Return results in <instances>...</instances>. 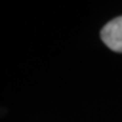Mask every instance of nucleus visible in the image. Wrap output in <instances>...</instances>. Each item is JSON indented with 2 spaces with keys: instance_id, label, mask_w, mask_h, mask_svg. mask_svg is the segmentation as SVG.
I'll use <instances>...</instances> for the list:
<instances>
[{
  "instance_id": "obj_1",
  "label": "nucleus",
  "mask_w": 122,
  "mask_h": 122,
  "mask_svg": "<svg viewBox=\"0 0 122 122\" xmlns=\"http://www.w3.org/2000/svg\"><path fill=\"white\" fill-rule=\"evenodd\" d=\"M101 39L111 50L122 52V16L111 20L102 27Z\"/></svg>"
}]
</instances>
